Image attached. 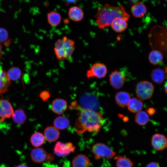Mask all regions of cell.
I'll return each mask as SVG.
<instances>
[{"label": "cell", "instance_id": "obj_1", "mask_svg": "<svg viewBox=\"0 0 167 167\" xmlns=\"http://www.w3.org/2000/svg\"><path fill=\"white\" fill-rule=\"evenodd\" d=\"M71 106V108L79 111V117L75 124L77 133L82 134L88 131L97 134L99 131L104 123V119L100 113L82 109L75 101L72 103Z\"/></svg>", "mask_w": 167, "mask_h": 167}, {"label": "cell", "instance_id": "obj_2", "mask_svg": "<svg viewBox=\"0 0 167 167\" xmlns=\"http://www.w3.org/2000/svg\"><path fill=\"white\" fill-rule=\"evenodd\" d=\"M94 17L99 28L103 29L110 26L113 21L116 18L122 17L128 20L130 15L122 5L114 6L106 4L98 9Z\"/></svg>", "mask_w": 167, "mask_h": 167}, {"label": "cell", "instance_id": "obj_3", "mask_svg": "<svg viewBox=\"0 0 167 167\" xmlns=\"http://www.w3.org/2000/svg\"><path fill=\"white\" fill-rule=\"evenodd\" d=\"M75 49V41L66 36L59 39L54 44L55 54L57 59L60 61L67 60L69 58Z\"/></svg>", "mask_w": 167, "mask_h": 167}, {"label": "cell", "instance_id": "obj_4", "mask_svg": "<svg viewBox=\"0 0 167 167\" xmlns=\"http://www.w3.org/2000/svg\"><path fill=\"white\" fill-rule=\"evenodd\" d=\"M91 151L96 160L102 157L109 159L114 157L116 155V152L109 147L102 143H97L94 144Z\"/></svg>", "mask_w": 167, "mask_h": 167}, {"label": "cell", "instance_id": "obj_5", "mask_svg": "<svg viewBox=\"0 0 167 167\" xmlns=\"http://www.w3.org/2000/svg\"><path fill=\"white\" fill-rule=\"evenodd\" d=\"M154 88L150 82L144 80L139 82L136 87V93L139 99L145 100L150 98L153 93Z\"/></svg>", "mask_w": 167, "mask_h": 167}, {"label": "cell", "instance_id": "obj_6", "mask_svg": "<svg viewBox=\"0 0 167 167\" xmlns=\"http://www.w3.org/2000/svg\"><path fill=\"white\" fill-rule=\"evenodd\" d=\"M30 156L32 161L37 163H40L45 161H51L54 158V156L48 153L43 148L36 147L31 151Z\"/></svg>", "mask_w": 167, "mask_h": 167}, {"label": "cell", "instance_id": "obj_7", "mask_svg": "<svg viewBox=\"0 0 167 167\" xmlns=\"http://www.w3.org/2000/svg\"><path fill=\"white\" fill-rule=\"evenodd\" d=\"M78 105L82 108L95 110L98 106V103L96 98L93 95L89 93L82 95L79 99V105Z\"/></svg>", "mask_w": 167, "mask_h": 167}, {"label": "cell", "instance_id": "obj_8", "mask_svg": "<svg viewBox=\"0 0 167 167\" xmlns=\"http://www.w3.org/2000/svg\"><path fill=\"white\" fill-rule=\"evenodd\" d=\"M107 71V68L104 63L97 62L93 64L87 71L86 75L88 79L94 77L101 79L104 77Z\"/></svg>", "mask_w": 167, "mask_h": 167}, {"label": "cell", "instance_id": "obj_9", "mask_svg": "<svg viewBox=\"0 0 167 167\" xmlns=\"http://www.w3.org/2000/svg\"><path fill=\"white\" fill-rule=\"evenodd\" d=\"M75 147L71 142L63 143L60 141L56 143L54 147V152L58 156H67L75 150Z\"/></svg>", "mask_w": 167, "mask_h": 167}, {"label": "cell", "instance_id": "obj_10", "mask_svg": "<svg viewBox=\"0 0 167 167\" xmlns=\"http://www.w3.org/2000/svg\"><path fill=\"white\" fill-rule=\"evenodd\" d=\"M14 113L13 107L7 99H0V118L1 122L12 117Z\"/></svg>", "mask_w": 167, "mask_h": 167}, {"label": "cell", "instance_id": "obj_11", "mask_svg": "<svg viewBox=\"0 0 167 167\" xmlns=\"http://www.w3.org/2000/svg\"><path fill=\"white\" fill-rule=\"evenodd\" d=\"M125 80V76L120 71L115 70L109 75V82L114 88L118 89L123 85Z\"/></svg>", "mask_w": 167, "mask_h": 167}, {"label": "cell", "instance_id": "obj_12", "mask_svg": "<svg viewBox=\"0 0 167 167\" xmlns=\"http://www.w3.org/2000/svg\"><path fill=\"white\" fill-rule=\"evenodd\" d=\"M151 145L152 147L158 151H161L167 148V138L163 135L156 134L151 139Z\"/></svg>", "mask_w": 167, "mask_h": 167}, {"label": "cell", "instance_id": "obj_13", "mask_svg": "<svg viewBox=\"0 0 167 167\" xmlns=\"http://www.w3.org/2000/svg\"><path fill=\"white\" fill-rule=\"evenodd\" d=\"M67 107L66 101L61 98L54 100L52 101L51 105L52 111L58 114H62L66 110Z\"/></svg>", "mask_w": 167, "mask_h": 167}, {"label": "cell", "instance_id": "obj_14", "mask_svg": "<svg viewBox=\"0 0 167 167\" xmlns=\"http://www.w3.org/2000/svg\"><path fill=\"white\" fill-rule=\"evenodd\" d=\"M11 84V80L7 73L0 66V94L7 92Z\"/></svg>", "mask_w": 167, "mask_h": 167}, {"label": "cell", "instance_id": "obj_15", "mask_svg": "<svg viewBox=\"0 0 167 167\" xmlns=\"http://www.w3.org/2000/svg\"><path fill=\"white\" fill-rule=\"evenodd\" d=\"M60 135L59 131L54 126H49L44 130V135L45 139L49 142L56 141L59 138Z\"/></svg>", "mask_w": 167, "mask_h": 167}, {"label": "cell", "instance_id": "obj_16", "mask_svg": "<svg viewBox=\"0 0 167 167\" xmlns=\"http://www.w3.org/2000/svg\"><path fill=\"white\" fill-rule=\"evenodd\" d=\"M72 167H90V162L85 155L79 154L75 156L72 162Z\"/></svg>", "mask_w": 167, "mask_h": 167}, {"label": "cell", "instance_id": "obj_17", "mask_svg": "<svg viewBox=\"0 0 167 167\" xmlns=\"http://www.w3.org/2000/svg\"><path fill=\"white\" fill-rule=\"evenodd\" d=\"M127 21L124 18L118 17L113 21L110 26L115 32H121L125 31L127 28Z\"/></svg>", "mask_w": 167, "mask_h": 167}, {"label": "cell", "instance_id": "obj_18", "mask_svg": "<svg viewBox=\"0 0 167 167\" xmlns=\"http://www.w3.org/2000/svg\"><path fill=\"white\" fill-rule=\"evenodd\" d=\"M131 12L135 17L139 18L144 16L147 12L145 6L140 2H138L131 6Z\"/></svg>", "mask_w": 167, "mask_h": 167}, {"label": "cell", "instance_id": "obj_19", "mask_svg": "<svg viewBox=\"0 0 167 167\" xmlns=\"http://www.w3.org/2000/svg\"><path fill=\"white\" fill-rule=\"evenodd\" d=\"M69 17L73 21L79 22L82 20L84 17L83 10L77 6L71 7L68 12Z\"/></svg>", "mask_w": 167, "mask_h": 167}, {"label": "cell", "instance_id": "obj_20", "mask_svg": "<svg viewBox=\"0 0 167 167\" xmlns=\"http://www.w3.org/2000/svg\"><path fill=\"white\" fill-rule=\"evenodd\" d=\"M130 99V95L125 92H119L116 94L115 96L116 103L119 106L122 107L127 106Z\"/></svg>", "mask_w": 167, "mask_h": 167}, {"label": "cell", "instance_id": "obj_21", "mask_svg": "<svg viewBox=\"0 0 167 167\" xmlns=\"http://www.w3.org/2000/svg\"><path fill=\"white\" fill-rule=\"evenodd\" d=\"M151 77L155 83L160 84L165 80L166 75L165 71L161 69L157 68L153 69L151 73Z\"/></svg>", "mask_w": 167, "mask_h": 167}, {"label": "cell", "instance_id": "obj_22", "mask_svg": "<svg viewBox=\"0 0 167 167\" xmlns=\"http://www.w3.org/2000/svg\"><path fill=\"white\" fill-rule=\"evenodd\" d=\"M127 106L129 111L136 113L141 111L143 108V104L140 100L133 98L131 99Z\"/></svg>", "mask_w": 167, "mask_h": 167}, {"label": "cell", "instance_id": "obj_23", "mask_svg": "<svg viewBox=\"0 0 167 167\" xmlns=\"http://www.w3.org/2000/svg\"><path fill=\"white\" fill-rule=\"evenodd\" d=\"M47 21L49 24L53 26L58 25L61 21L60 14L55 11L49 12L47 15Z\"/></svg>", "mask_w": 167, "mask_h": 167}, {"label": "cell", "instance_id": "obj_24", "mask_svg": "<svg viewBox=\"0 0 167 167\" xmlns=\"http://www.w3.org/2000/svg\"><path fill=\"white\" fill-rule=\"evenodd\" d=\"M70 124L69 119L64 116L57 117L54 122V126L58 129L63 130L68 127Z\"/></svg>", "mask_w": 167, "mask_h": 167}, {"label": "cell", "instance_id": "obj_25", "mask_svg": "<svg viewBox=\"0 0 167 167\" xmlns=\"http://www.w3.org/2000/svg\"><path fill=\"white\" fill-rule=\"evenodd\" d=\"M45 140L44 135L39 132L34 133L30 138L31 144L35 148L38 147L42 145L44 143Z\"/></svg>", "mask_w": 167, "mask_h": 167}, {"label": "cell", "instance_id": "obj_26", "mask_svg": "<svg viewBox=\"0 0 167 167\" xmlns=\"http://www.w3.org/2000/svg\"><path fill=\"white\" fill-rule=\"evenodd\" d=\"M114 157L117 167H133V163L129 158L120 155Z\"/></svg>", "mask_w": 167, "mask_h": 167}, {"label": "cell", "instance_id": "obj_27", "mask_svg": "<svg viewBox=\"0 0 167 167\" xmlns=\"http://www.w3.org/2000/svg\"><path fill=\"white\" fill-rule=\"evenodd\" d=\"M12 119L15 123L20 125L25 122L27 119V116L23 110L18 109L14 112Z\"/></svg>", "mask_w": 167, "mask_h": 167}, {"label": "cell", "instance_id": "obj_28", "mask_svg": "<svg viewBox=\"0 0 167 167\" xmlns=\"http://www.w3.org/2000/svg\"><path fill=\"white\" fill-rule=\"evenodd\" d=\"M148 59L151 63L154 65H156L161 62L163 59V57L160 51L154 50L149 53Z\"/></svg>", "mask_w": 167, "mask_h": 167}, {"label": "cell", "instance_id": "obj_29", "mask_svg": "<svg viewBox=\"0 0 167 167\" xmlns=\"http://www.w3.org/2000/svg\"><path fill=\"white\" fill-rule=\"evenodd\" d=\"M149 120V118L148 114L144 111H140L138 112L135 116V122L140 125L143 126L146 125Z\"/></svg>", "mask_w": 167, "mask_h": 167}, {"label": "cell", "instance_id": "obj_30", "mask_svg": "<svg viewBox=\"0 0 167 167\" xmlns=\"http://www.w3.org/2000/svg\"><path fill=\"white\" fill-rule=\"evenodd\" d=\"M7 73L10 80L15 81L20 77L21 71L19 68L12 67L8 70Z\"/></svg>", "mask_w": 167, "mask_h": 167}, {"label": "cell", "instance_id": "obj_31", "mask_svg": "<svg viewBox=\"0 0 167 167\" xmlns=\"http://www.w3.org/2000/svg\"><path fill=\"white\" fill-rule=\"evenodd\" d=\"M8 39V34L7 31L5 29L0 28V43H4Z\"/></svg>", "mask_w": 167, "mask_h": 167}, {"label": "cell", "instance_id": "obj_32", "mask_svg": "<svg viewBox=\"0 0 167 167\" xmlns=\"http://www.w3.org/2000/svg\"><path fill=\"white\" fill-rule=\"evenodd\" d=\"M40 96L43 101H47L50 97V95L49 92L47 90L42 91L40 94Z\"/></svg>", "mask_w": 167, "mask_h": 167}, {"label": "cell", "instance_id": "obj_33", "mask_svg": "<svg viewBox=\"0 0 167 167\" xmlns=\"http://www.w3.org/2000/svg\"><path fill=\"white\" fill-rule=\"evenodd\" d=\"M146 167H160L159 163L156 162L152 161L149 163Z\"/></svg>", "mask_w": 167, "mask_h": 167}, {"label": "cell", "instance_id": "obj_34", "mask_svg": "<svg viewBox=\"0 0 167 167\" xmlns=\"http://www.w3.org/2000/svg\"><path fill=\"white\" fill-rule=\"evenodd\" d=\"M79 0H65L67 4L75 3L78 2Z\"/></svg>", "mask_w": 167, "mask_h": 167}, {"label": "cell", "instance_id": "obj_35", "mask_svg": "<svg viewBox=\"0 0 167 167\" xmlns=\"http://www.w3.org/2000/svg\"><path fill=\"white\" fill-rule=\"evenodd\" d=\"M148 112L150 115L153 114L155 112V110L153 108H150L148 109Z\"/></svg>", "mask_w": 167, "mask_h": 167}, {"label": "cell", "instance_id": "obj_36", "mask_svg": "<svg viewBox=\"0 0 167 167\" xmlns=\"http://www.w3.org/2000/svg\"><path fill=\"white\" fill-rule=\"evenodd\" d=\"M16 167H28L27 166H26L25 165H23V164H20L19 165H18L17 166H16Z\"/></svg>", "mask_w": 167, "mask_h": 167}, {"label": "cell", "instance_id": "obj_37", "mask_svg": "<svg viewBox=\"0 0 167 167\" xmlns=\"http://www.w3.org/2000/svg\"><path fill=\"white\" fill-rule=\"evenodd\" d=\"M164 87L165 92L167 94V82L165 83Z\"/></svg>", "mask_w": 167, "mask_h": 167}, {"label": "cell", "instance_id": "obj_38", "mask_svg": "<svg viewBox=\"0 0 167 167\" xmlns=\"http://www.w3.org/2000/svg\"><path fill=\"white\" fill-rule=\"evenodd\" d=\"M2 47L1 43H0V56H1V52L2 51Z\"/></svg>", "mask_w": 167, "mask_h": 167}, {"label": "cell", "instance_id": "obj_39", "mask_svg": "<svg viewBox=\"0 0 167 167\" xmlns=\"http://www.w3.org/2000/svg\"><path fill=\"white\" fill-rule=\"evenodd\" d=\"M139 0H131V1L134 3L138 2Z\"/></svg>", "mask_w": 167, "mask_h": 167}, {"label": "cell", "instance_id": "obj_40", "mask_svg": "<svg viewBox=\"0 0 167 167\" xmlns=\"http://www.w3.org/2000/svg\"><path fill=\"white\" fill-rule=\"evenodd\" d=\"M165 0L167 2V0Z\"/></svg>", "mask_w": 167, "mask_h": 167}]
</instances>
